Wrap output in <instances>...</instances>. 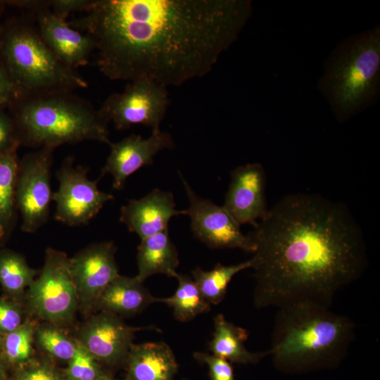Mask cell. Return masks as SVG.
Instances as JSON below:
<instances>
[{"label": "cell", "mask_w": 380, "mask_h": 380, "mask_svg": "<svg viewBox=\"0 0 380 380\" xmlns=\"http://www.w3.org/2000/svg\"><path fill=\"white\" fill-rule=\"evenodd\" d=\"M249 234L258 309L302 301L331 307L367 266L363 234L348 207L319 195L284 196Z\"/></svg>", "instance_id": "7a4b0ae2"}, {"label": "cell", "mask_w": 380, "mask_h": 380, "mask_svg": "<svg viewBox=\"0 0 380 380\" xmlns=\"http://www.w3.org/2000/svg\"><path fill=\"white\" fill-rule=\"evenodd\" d=\"M27 298L32 311L44 320L62 324L72 319L78 298L65 253L46 250L44 266L28 288Z\"/></svg>", "instance_id": "52a82bcc"}, {"label": "cell", "mask_w": 380, "mask_h": 380, "mask_svg": "<svg viewBox=\"0 0 380 380\" xmlns=\"http://www.w3.org/2000/svg\"><path fill=\"white\" fill-rule=\"evenodd\" d=\"M266 181L265 169L258 163L241 165L232 171L222 206L240 225L255 227L267 215Z\"/></svg>", "instance_id": "9a60e30c"}, {"label": "cell", "mask_w": 380, "mask_h": 380, "mask_svg": "<svg viewBox=\"0 0 380 380\" xmlns=\"http://www.w3.org/2000/svg\"><path fill=\"white\" fill-rule=\"evenodd\" d=\"M157 303V297L136 277L119 274L101 292L95 306L101 311L119 317L138 314L149 305Z\"/></svg>", "instance_id": "d6986e66"}, {"label": "cell", "mask_w": 380, "mask_h": 380, "mask_svg": "<svg viewBox=\"0 0 380 380\" xmlns=\"http://www.w3.org/2000/svg\"><path fill=\"white\" fill-rule=\"evenodd\" d=\"M0 57L14 86L16 99L72 92L88 87L76 70L62 63L47 46L32 15L13 17L2 23Z\"/></svg>", "instance_id": "5b68a950"}, {"label": "cell", "mask_w": 380, "mask_h": 380, "mask_svg": "<svg viewBox=\"0 0 380 380\" xmlns=\"http://www.w3.org/2000/svg\"><path fill=\"white\" fill-rule=\"evenodd\" d=\"M88 168L75 166L74 158L64 159L56 171L58 189L53 193L56 203V220L70 226L87 224L103 207L113 199L111 194L101 191L97 184L100 178L90 180Z\"/></svg>", "instance_id": "30bf717a"}, {"label": "cell", "mask_w": 380, "mask_h": 380, "mask_svg": "<svg viewBox=\"0 0 380 380\" xmlns=\"http://www.w3.org/2000/svg\"><path fill=\"white\" fill-rule=\"evenodd\" d=\"M179 175L189 203L180 213L189 217L195 237L211 248H239L253 253L255 246L250 234H243L241 225L223 206L200 197Z\"/></svg>", "instance_id": "8fae6325"}, {"label": "cell", "mask_w": 380, "mask_h": 380, "mask_svg": "<svg viewBox=\"0 0 380 380\" xmlns=\"http://www.w3.org/2000/svg\"><path fill=\"white\" fill-rule=\"evenodd\" d=\"M251 266L249 259L232 265L218 263L208 271L197 267L191 272L192 279L205 300L210 304L217 305L224 298L232 278L241 271L251 268Z\"/></svg>", "instance_id": "d4e9b609"}, {"label": "cell", "mask_w": 380, "mask_h": 380, "mask_svg": "<svg viewBox=\"0 0 380 380\" xmlns=\"http://www.w3.org/2000/svg\"><path fill=\"white\" fill-rule=\"evenodd\" d=\"M31 14L42 39L62 63L73 70L88 63L95 50L89 36L72 27L49 8Z\"/></svg>", "instance_id": "2e32d148"}, {"label": "cell", "mask_w": 380, "mask_h": 380, "mask_svg": "<svg viewBox=\"0 0 380 380\" xmlns=\"http://www.w3.org/2000/svg\"><path fill=\"white\" fill-rule=\"evenodd\" d=\"M103 375L98 360L76 339V349L66 371V380H96Z\"/></svg>", "instance_id": "83f0119b"}, {"label": "cell", "mask_w": 380, "mask_h": 380, "mask_svg": "<svg viewBox=\"0 0 380 380\" xmlns=\"http://www.w3.org/2000/svg\"><path fill=\"white\" fill-rule=\"evenodd\" d=\"M55 149L42 147L25 154L18 161L16 203L24 232H36L49 218L53 193L51 176Z\"/></svg>", "instance_id": "ba28073f"}, {"label": "cell", "mask_w": 380, "mask_h": 380, "mask_svg": "<svg viewBox=\"0 0 380 380\" xmlns=\"http://www.w3.org/2000/svg\"><path fill=\"white\" fill-rule=\"evenodd\" d=\"M18 161L17 149L0 154V247L4 246L16 224Z\"/></svg>", "instance_id": "7402d4cb"}, {"label": "cell", "mask_w": 380, "mask_h": 380, "mask_svg": "<svg viewBox=\"0 0 380 380\" xmlns=\"http://www.w3.org/2000/svg\"><path fill=\"white\" fill-rule=\"evenodd\" d=\"M169 105L167 87L148 80L129 82L121 93L110 95L99 109L102 117L119 130L144 125L160 129Z\"/></svg>", "instance_id": "9c48e42d"}, {"label": "cell", "mask_w": 380, "mask_h": 380, "mask_svg": "<svg viewBox=\"0 0 380 380\" xmlns=\"http://www.w3.org/2000/svg\"><path fill=\"white\" fill-rule=\"evenodd\" d=\"M194 357L208 367L210 380H234L233 367L227 360L203 352H196Z\"/></svg>", "instance_id": "f1b7e54d"}, {"label": "cell", "mask_w": 380, "mask_h": 380, "mask_svg": "<svg viewBox=\"0 0 380 380\" xmlns=\"http://www.w3.org/2000/svg\"><path fill=\"white\" fill-rule=\"evenodd\" d=\"M95 0H51V10L57 16L66 20L71 13L89 10Z\"/></svg>", "instance_id": "1f68e13d"}, {"label": "cell", "mask_w": 380, "mask_h": 380, "mask_svg": "<svg viewBox=\"0 0 380 380\" xmlns=\"http://www.w3.org/2000/svg\"><path fill=\"white\" fill-rule=\"evenodd\" d=\"M96 380H113L112 379H110V377L106 376V375H103L101 377H99L98 379Z\"/></svg>", "instance_id": "74e56055"}, {"label": "cell", "mask_w": 380, "mask_h": 380, "mask_svg": "<svg viewBox=\"0 0 380 380\" xmlns=\"http://www.w3.org/2000/svg\"><path fill=\"white\" fill-rule=\"evenodd\" d=\"M137 250L138 273L135 277L139 281L144 282L148 277L158 274L177 278L179 254L168 229L141 239Z\"/></svg>", "instance_id": "ffe728a7"}, {"label": "cell", "mask_w": 380, "mask_h": 380, "mask_svg": "<svg viewBox=\"0 0 380 380\" xmlns=\"http://www.w3.org/2000/svg\"><path fill=\"white\" fill-rule=\"evenodd\" d=\"M36 338L39 346L52 356L62 360H70L76 349V341H73L62 331L52 326H44L36 331Z\"/></svg>", "instance_id": "4316f807"}, {"label": "cell", "mask_w": 380, "mask_h": 380, "mask_svg": "<svg viewBox=\"0 0 380 380\" xmlns=\"http://www.w3.org/2000/svg\"><path fill=\"white\" fill-rule=\"evenodd\" d=\"M125 363L128 380H173L178 369L172 349L164 342L133 343Z\"/></svg>", "instance_id": "ac0fdd59"}, {"label": "cell", "mask_w": 380, "mask_h": 380, "mask_svg": "<svg viewBox=\"0 0 380 380\" xmlns=\"http://www.w3.org/2000/svg\"><path fill=\"white\" fill-rule=\"evenodd\" d=\"M248 337L247 330L229 322L223 315L217 314L214 318V331L209 349L213 355L229 362L256 364L268 355L267 351L248 350L244 344Z\"/></svg>", "instance_id": "44dd1931"}, {"label": "cell", "mask_w": 380, "mask_h": 380, "mask_svg": "<svg viewBox=\"0 0 380 380\" xmlns=\"http://www.w3.org/2000/svg\"><path fill=\"white\" fill-rule=\"evenodd\" d=\"M4 336L0 334V348H1Z\"/></svg>", "instance_id": "f35d334b"}, {"label": "cell", "mask_w": 380, "mask_h": 380, "mask_svg": "<svg viewBox=\"0 0 380 380\" xmlns=\"http://www.w3.org/2000/svg\"><path fill=\"white\" fill-rule=\"evenodd\" d=\"M113 241L91 244L69 258L70 274L78 302L85 308L95 306L104 289L119 275Z\"/></svg>", "instance_id": "4fadbf2b"}, {"label": "cell", "mask_w": 380, "mask_h": 380, "mask_svg": "<svg viewBox=\"0 0 380 380\" xmlns=\"http://www.w3.org/2000/svg\"><path fill=\"white\" fill-rule=\"evenodd\" d=\"M23 323V310L15 302L0 299V334L4 336Z\"/></svg>", "instance_id": "f546056e"}, {"label": "cell", "mask_w": 380, "mask_h": 380, "mask_svg": "<svg viewBox=\"0 0 380 380\" xmlns=\"http://www.w3.org/2000/svg\"><path fill=\"white\" fill-rule=\"evenodd\" d=\"M310 301L277 308L267 351L275 366L285 371L333 367L347 354L355 324L348 317Z\"/></svg>", "instance_id": "3957f363"}, {"label": "cell", "mask_w": 380, "mask_h": 380, "mask_svg": "<svg viewBox=\"0 0 380 380\" xmlns=\"http://www.w3.org/2000/svg\"><path fill=\"white\" fill-rule=\"evenodd\" d=\"M6 6L4 4L3 0H0V28L2 25L1 18L5 11Z\"/></svg>", "instance_id": "d590c367"}, {"label": "cell", "mask_w": 380, "mask_h": 380, "mask_svg": "<svg viewBox=\"0 0 380 380\" xmlns=\"http://www.w3.org/2000/svg\"><path fill=\"white\" fill-rule=\"evenodd\" d=\"M4 376V367L3 361L0 357V380L2 379Z\"/></svg>", "instance_id": "8d00e7d4"}, {"label": "cell", "mask_w": 380, "mask_h": 380, "mask_svg": "<svg viewBox=\"0 0 380 380\" xmlns=\"http://www.w3.org/2000/svg\"><path fill=\"white\" fill-rule=\"evenodd\" d=\"M35 335L34 325L23 322L16 329L3 337L1 348L8 362L23 364L27 362L33 352L32 343Z\"/></svg>", "instance_id": "484cf974"}, {"label": "cell", "mask_w": 380, "mask_h": 380, "mask_svg": "<svg viewBox=\"0 0 380 380\" xmlns=\"http://www.w3.org/2000/svg\"><path fill=\"white\" fill-rule=\"evenodd\" d=\"M380 85V26L340 42L324 65L319 89L339 122L367 108Z\"/></svg>", "instance_id": "8992f818"}, {"label": "cell", "mask_w": 380, "mask_h": 380, "mask_svg": "<svg viewBox=\"0 0 380 380\" xmlns=\"http://www.w3.org/2000/svg\"><path fill=\"white\" fill-rule=\"evenodd\" d=\"M17 380H62L61 376L49 365L37 364L23 369Z\"/></svg>", "instance_id": "836d02e7"}, {"label": "cell", "mask_w": 380, "mask_h": 380, "mask_svg": "<svg viewBox=\"0 0 380 380\" xmlns=\"http://www.w3.org/2000/svg\"><path fill=\"white\" fill-rule=\"evenodd\" d=\"M8 110L20 146L56 148L85 141L111 143L109 123L99 109L72 92L16 99Z\"/></svg>", "instance_id": "277c9868"}, {"label": "cell", "mask_w": 380, "mask_h": 380, "mask_svg": "<svg viewBox=\"0 0 380 380\" xmlns=\"http://www.w3.org/2000/svg\"><path fill=\"white\" fill-rule=\"evenodd\" d=\"M20 146L11 115L0 109V154L18 149Z\"/></svg>", "instance_id": "4dcf8cb0"}, {"label": "cell", "mask_w": 380, "mask_h": 380, "mask_svg": "<svg viewBox=\"0 0 380 380\" xmlns=\"http://www.w3.org/2000/svg\"><path fill=\"white\" fill-rule=\"evenodd\" d=\"M177 288L172 296L157 298V303H163L172 309L173 315L180 322H188L196 316L207 312L210 304L205 300L192 278L178 274Z\"/></svg>", "instance_id": "603a6c76"}, {"label": "cell", "mask_w": 380, "mask_h": 380, "mask_svg": "<svg viewBox=\"0 0 380 380\" xmlns=\"http://www.w3.org/2000/svg\"><path fill=\"white\" fill-rule=\"evenodd\" d=\"M3 1L6 6L27 10L30 13L43 9H51V0H6Z\"/></svg>", "instance_id": "e575fe53"}, {"label": "cell", "mask_w": 380, "mask_h": 380, "mask_svg": "<svg viewBox=\"0 0 380 380\" xmlns=\"http://www.w3.org/2000/svg\"><path fill=\"white\" fill-rule=\"evenodd\" d=\"M251 13L248 0H95L68 23L93 39L108 79L167 87L208 74Z\"/></svg>", "instance_id": "6da1fadb"}, {"label": "cell", "mask_w": 380, "mask_h": 380, "mask_svg": "<svg viewBox=\"0 0 380 380\" xmlns=\"http://www.w3.org/2000/svg\"><path fill=\"white\" fill-rule=\"evenodd\" d=\"M37 274L39 271L30 267L23 255L0 247V285L6 293L21 296Z\"/></svg>", "instance_id": "cb8c5ba5"}, {"label": "cell", "mask_w": 380, "mask_h": 380, "mask_svg": "<svg viewBox=\"0 0 380 380\" xmlns=\"http://www.w3.org/2000/svg\"><path fill=\"white\" fill-rule=\"evenodd\" d=\"M141 330H158L154 326L131 327L120 317L101 311L80 329L77 341L98 360L110 365L126 362L134 334Z\"/></svg>", "instance_id": "7c38bea8"}, {"label": "cell", "mask_w": 380, "mask_h": 380, "mask_svg": "<svg viewBox=\"0 0 380 380\" xmlns=\"http://www.w3.org/2000/svg\"><path fill=\"white\" fill-rule=\"evenodd\" d=\"M16 99L14 86L0 57V109H8Z\"/></svg>", "instance_id": "d6a6232c"}, {"label": "cell", "mask_w": 380, "mask_h": 380, "mask_svg": "<svg viewBox=\"0 0 380 380\" xmlns=\"http://www.w3.org/2000/svg\"><path fill=\"white\" fill-rule=\"evenodd\" d=\"M171 135L160 129L152 131L148 138L132 134L110 143V153L101 169V179L106 174L112 175L113 189H123L127 178L140 168L151 165L153 158L161 151L172 148Z\"/></svg>", "instance_id": "5bb4252c"}, {"label": "cell", "mask_w": 380, "mask_h": 380, "mask_svg": "<svg viewBox=\"0 0 380 380\" xmlns=\"http://www.w3.org/2000/svg\"><path fill=\"white\" fill-rule=\"evenodd\" d=\"M173 194L155 189L139 199H132L120 209V221L141 239L168 229L171 218L179 215Z\"/></svg>", "instance_id": "e0dca14e"}]
</instances>
